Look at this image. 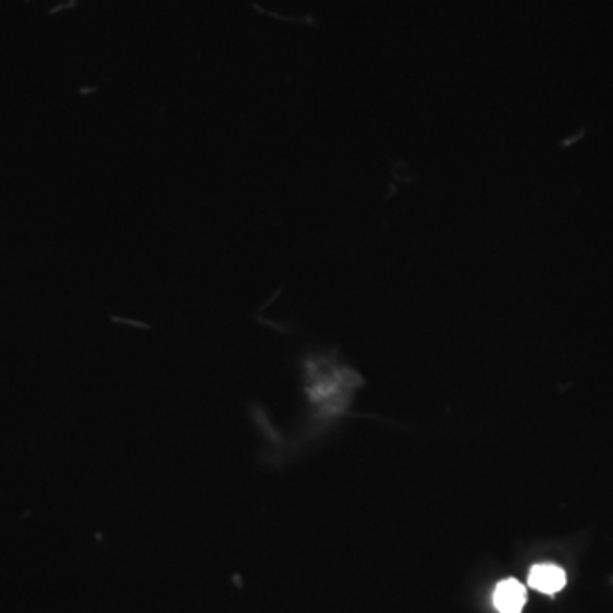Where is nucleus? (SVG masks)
I'll use <instances>...</instances> for the list:
<instances>
[{
	"label": "nucleus",
	"instance_id": "nucleus-1",
	"mask_svg": "<svg viewBox=\"0 0 613 613\" xmlns=\"http://www.w3.org/2000/svg\"><path fill=\"white\" fill-rule=\"evenodd\" d=\"M566 571L557 564H536L528 573V586L543 594H555L566 586Z\"/></svg>",
	"mask_w": 613,
	"mask_h": 613
},
{
	"label": "nucleus",
	"instance_id": "nucleus-2",
	"mask_svg": "<svg viewBox=\"0 0 613 613\" xmlns=\"http://www.w3.org/2000/svg\"><path fill=\"white\" fill-rule=\"evenodd\" d=\"M492 603L500 613H522L527 603V588L518 579H503L494 588Z\"/></svg>",
	"mask_w": 613,
	"mask_h": 613
}]
</instances>
